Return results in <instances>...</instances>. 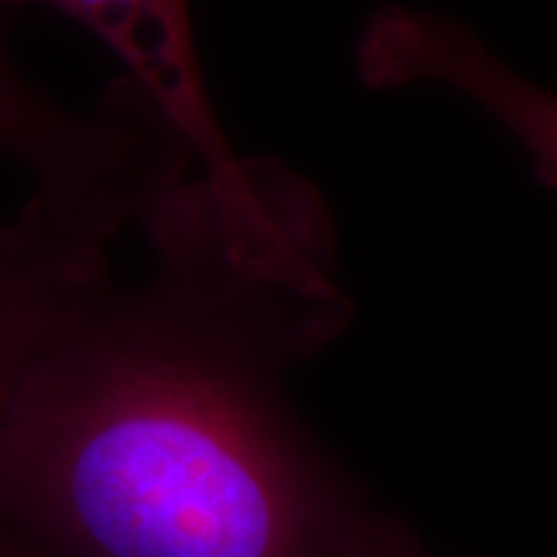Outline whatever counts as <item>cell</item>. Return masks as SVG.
Segmentation results:
<instances>
[{"label":"cell","mask_w":557,"mask_h":557,"mask_svg":"<svg viewBox=\"0 0 557 557\" xmlns=\"http://www.w3.org/2000/svg\"><path fill=\"white\" fill-rule=\"evenodd\" d=\"M364 557H436L395 513L380 511Z\"/></svg>","instance_id":"6"},{"label":"cell","mask_w":557,"mask_h":557,"mask_svg":"<svg viewBox=\"0 0 557 557\" xmlns=\"http://www.w3.org/2000/svg\"><path fill=\"white\" fill-rule=\"evenodd\" d=\"M357 73L374 90L434 83L465 96L517 139L540 184L557 189V94L506 65L462 21L385 5L359 34Z\"/></svg>","instance_id":"3"},{"label":"cell","mask_w":557,"mask_h":557,"mask_svg":"<svg viewBox=\"0 0 557 557\" xmlns=\"http://www.w3.org/2000/svg\"><path fill=\"white\" fill-rule=\"evenodd\" d=\"M137 227L145 276L75 297L0 408V540L45 557H364L382 508L289 398L354 315L329 201L284 160L233 156Z\"/></svg>","instance_id":"1"},{"label":"cell","mask_w":557,"mask_h":557,"mask_svg":"<svg viewBox=\"0 0 557 557\" xmlns=\"http://www.w3.org/2000/svg\"><path fill=\"white\" fill-rule=\"evenodd\" d=\"M109 111H70L21 73L0 45V156L18 160L32 181L65 176L107 148Z\"/></svg>","instance_id":"5"},{"label":"cell","mask_w":557,"mask_h":557,"mask_svg":"<svg viewBox=\"0 0 557 557\" xmlns=\"http://www.w3.org/2000/svg\"><path fill=\"white\" fill-rule=\"evenodd\" d=\"M158 194L160 176L139 163L32 181L0 225V408L52 320L111 274V246Z\"/></svg>","instance_id":"2"},{"label":"cell","mask_w":557,"mask_h":557,"mask_svg":"<svg viewBox=\"0 0 557 557\" xmlns=\"http://www.w3.org/2000/svg\"><path fill=\"white\" fill-rule=\"evenodd\" d=\"M41 3L65 13L101 39L189 139L199 165L235 156L209 103L194 50L189 0H3Z\"/></svg>","instance_id":"4"},{"label":"cell","mask_w":557,"mask_h":557,"mask_svg":"<svg viewBox=\"0 0 557 557\" xmlns=\"http://www.w3.org/2000/svg\"><path fill=\"white\" fill-rule=\"evenodd\" d=\"M0 557H24V553H18L16 547H11V545H5L3 540H0Z\"/></svg>","instance_id":"7"}]
</instances>
